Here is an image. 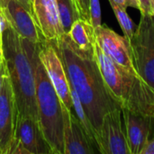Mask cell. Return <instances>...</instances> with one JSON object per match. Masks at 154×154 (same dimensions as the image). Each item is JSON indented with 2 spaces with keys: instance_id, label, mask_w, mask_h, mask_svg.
Here are the masks:
<instances>
[{
  "instance_id": "ffe728a7",
  "label": "cell",
  "mask_w": 154,
  "mask_h": 154,
  "mask_svg": "<svg viewBox=\"0 0 154 154\" xmlns=\"http://www.w3.org/2000/svg\"><path fill=\"white\" fill-rule=\"evenodd\" d=\"M79 16L81 19L90 23V13H89V1L90 0H73Z\"/></svg>"
},
{
  "instance_id": "8fae6325",
  "label": "cell",
  "mask_w": 154,
  "mask_h": 154,
  "mask_svg": "<svg viewBox=\"0 0 154 154\" xmlns=\"http://www.w3.org/2000/svg\"><path fill=\"white\" fill-rule=\"evenodd\" d=\"M62 109L64 154H94L98 152L76 115L63 104Z\"/></svg>"
},
{
  "instance_id": "cb8c5ba5",
  "label": "cell",
  "mask_w": 154,
  "mask_h": 154,
  "mask_svg": "<svg viewBox=\"0 0 154 154\" xmlns=\"http://www.w3.org/2000/svg\"><path fill=\"white\" fill-rule=\"evenodd\" d=\"M141 154H154V135L153 137L148 142L144 149L142 151Z\"/></svg>"
},
{
  "instance_id": "5bb4252c",
  "label": "cell",
  "mask_w": 154,
  "mask_h": 154,
  "mask_svg": "<svg viewBox=\"0 0 154 154\" xmlns=\"http://www.w3.org/2000/svg\"><path fill=\"white\" fill-rule=\"evenodd\" d=\"M14 137L20 141L30 154L52 153L37 119L31 116L17 118Z\"/></svg>"
},
{
  "instance_id": "277c9868",
  "label": "cell",
  "mask_w": 154,
  "mask_h": 154,
  "mask_svg": "<svg viewBox=\"0 0 154 154\" xmlns=\"http://www.w3.org/2000/svg\"><path fill=\"white\" fill-rule=\"evenodd\" d=\"M94 50L103 79L121 108L154 116V90L137 74L106 55L97 41Z\"/></svg>"
},
{
  "instance_id": "7c38bea8",
  "label": "cell",
  "mask_w": 154,
  "mask_h": 154,
  "mask_svg": "<svg viewBox=\"0 0 154 154\" xmlns=\"http://www.w3.org/2000/svg\"><path fill=\"white\" fill-rule=\"evenodd\" d=\"M4 14L14 31L23 39L40 43L44 39L34 15L17 0H5Z\"/></svg>"
},
{
  "instance_id": "7a4b0ae2",
  "label": "cell",
  "mask_w": 154,
  "mask_h": 154,
  "mask_svg": "<svg viewBox=\"0 0 154 154\" xmlns=\"http://www.w3.org/2000/svg\"><path fill=\"white\" fill-rule=\"evenodd\" d=\"M2 51L4 65L14 96L17 118L31 116L38 120L33 69L23 48L22 37L9 23L2 33Z\"/></svg>"
},
{
  "instance_id": "3957f363",
  "label": "cell",
  "mask_w": 154,
  "mask_h": 154,
  "mask_svg": "<svg viewBox=\"0 0 154 154\" xmlns=\"http://www.w3.org/2000/svg\"><path fill=\"white\" fill-rule=\"evenodd\" d=\"M22 42L34 72L40 127L52 154H64L62 102L39 58L40 43L23 38Z\"/></svg>"
},
{
  "instance_id": "f1b7e54d",
  "label": "cell",
  "mask_w": 154,
  "mask_h": 154,
  "mask_svg": "<svg viewBox=\"0 0 154 154\" xmlns=\"http://www.w3.org/2000/svg\"><path fill=\"white\" fill-rule=\"evenodd\" d=\"M5 7V0H0V8L4 9Z\"/></svg>"
},
{
  "instance_id": "7402d4cb",
  "label": "cell",
  "mask_w": 154,
  "mask_h": 154,
  "mask_svg": "<svg viewBox=\"0 0 154 154\" xmlns=\"http://www.w3.org/2000/svg\"><path fill=\"white\" fill-rule=\"evenodd\" d=\"M141 6V14H151V0H137Z\"/></svg>"
},
{
  "instance_id": "44dd1931",
  "label": "cell",
  "mask_w": 154,
  "mask_h": 154,
  "mask_svg": "<svg viewBox=\"0 0 154 154\" xmlns=\"http://www.w3.org/2000/svg\"><path fill=\"white\" fill-rule=\"evenodd\" d=\"M116 4L117 5L126 9L127 7H134L135 9H138L139 11L141 10L140 4L137 0H109Z\"/></svg>"
},
{
  "instance_id": "83f0119b",
  "label": "cell",
  "mask_w": 154,
  "mask_h": 154,
  "mask_svg": "<svg viewBox=\"0 0 154 154\" xmlns=\"http://www.w3.org/2000/svg\"><path fill=\"white\" fill-rule=\"evenodd\" d=\"M0 62H4V57H3V51H2V46L0 45Z\"/></svg>"
},
{
  "instance_id": "5b68a950",
  "label": "cell",
  "mask_w": 154,
  "mask_h": 154,
  "mask_svg": "<svg viewBox=\"0 0 154 154\" xmlns=\"http://www.w3.org/2000/svg\"><path fill=\"white\" fill-rule=\"evenodd\" d=\"M130 46L136 73L154 90V16L152 14H141Z\"/></svg>"
},
{
  "instance_id": "603a6c76",
  "label": "cell",
  "mask_w": 154,
  "mask_h": 154,
  "mask_svg": "<svg viewBox=\"0 0 154 154\" xmlns=\"http://www.w3.org/2000/svg\"><path fill=\"white\" fill-rule=\"evenodd\" d=\"M8 21L4 14V11L2 8H0V45L2 46V33H3V31L5 29V27L6 26Z\"/></svg>"
},
{
  "instance_id": "52a82bcc",
  "label": "cell",
  "mask_w": 154,
  "mask_h": 154,
  "mask_svg": "<svg viewBox=\"0 0 154 154\" xmlns=\"http://www.w3.org/2000/svg\"><path fill=\"white\" fill-rule=\"evenodd\" d=\"M122 108L105 115L98 138V152L102 154H131L125 128L122 123Z\"/></svg>"
},
{
  "instance_id": "ac0fdd59",
  "label": "cell",
  "mask_w": 154,
  "mask_h": 154,
  "mask_svg": "<svg viewBox=\"0 0 154 154\" xmlns=\"http://www.w3.org/2000/svg\"><path fill=\"white\" fill-rule=\"evenodd\" d=\"M109 3H110V5L114 11L115 14H116L117 21L119 23V25L122 28V31L124 32V36L130 42L134 34L135 29H136L134 23L131 20L130 16L128 15V14L126 12V9L117 5L116 4H115L112 1H109Z\"/></svg>"
},
{
  "instance_id": "4fadbf2b",
  "label": "cell",
  "mask_w": 154,
  "mask_h": 154,
  "mask_svg": "<svg viewBox=\"0 0 154 154\" xmlns=\"http://www.w3.org/2000/svg\"><path fill=\"white\" fill-rule=\"evenodd\" d=\"M33 15L45 40L55 41L65 34L60 23L56 0H34Z\"/></svg>"
},
{
  "instance_id": "f546056e",
  "label": "cell",
  "mask_w": 154,
  "mask_h": 154,
  "mask_svg": "<svg viewBox=\"0 0 154 154\" xmlns=\"http://www.w3.org/2000/svg\"><path fill=\"white\" fill-rule=\"evenodd\" d=\"M33 1H34V0H30V2L32 3V2H33Z\"/></svg>"
},
{
  "instance_id": "8992f818",
  "label": "cell",
  "mask_w": 154,
  "mask_h": 154,
  "mask_svg": "<svg viewBox=\"0 0 154 154\" xmlns=\"http://www.w3.org/2000/svg\"><path fill=\"white\" fill-rule=\"evenodd\" d=\"M39 58L42 62L62 104L69 109L72 108L70 88L63 63L51 41L43 39L39 44Z\"/></svg>"
},
{
  "instance_id": "6da1fadb",
  "label": "cell",
  "mask_w": 154,
  "mask_h": 154,
  "mask_svg": "<svg viewBox=\"0 0 154 154\" xmlns=\"http://www.w3.org/2000/svg\"><path fill=\"white\" fill-rule=\"evenodd\" d=\"M51 42L63 63L69 84L77 92L96 132L98 148V138L105 115L121 106L103 79L94 48L88 51L80 50L67 33Z\"/></svg>"
},
{
  "instance_id": "30bf717a",
  "label": "cell",
  "mask_w": 154,
  "mask_h": 154,
  "mask_svg": "<svg viewBox=\"0 0 154 154\" xmlns=\"http://www.w3.org/2000/svg\"><path fill=\"white\" fill-rule=\"evenodd\" d=\"M127 143L131 154H141L148 142L153 137L154 116L122 109Z\"/></svg>"
},
{
  "instance_id": "484cf974",
  "label": "cell",
  "mask_w": 154,
  "mask_h": 154,
  "mask_svg": "<svg viewBox=\"0 0 154 154\" xmlns=\"http://www.w3.org/2000/svg\"><path fill=\"white\" fill-rule=\"evenodd\" d=\"M4 69H5L4 62L3 63L0 62V91H1V86H2V74L4 72Z\"/></svg>"
},
{
  "instance_id": "2e32d148",
  "label": "cell",
  "mask_w": 154,
  "mask_h": 154,
  "mask_svg": "<svg viewBox=\"0 0 154 154\" xmlns=\"http://www.w3.org/2000/svg\"><path fill=\"white\" fill-rule=\"evenodd\" d=\"M70 88V95H71V99H72V107L74 109V112L76 114V116L79 118V122L81 123L84 130L86 131L88 136L89 137L90 141L92 142V143L94 144V146L96 147V149L98 151V148H97V134H96V132L85 112V109L82 106V103L77 94V92L74 90L73 88Z\"/></svg>"
},
{
  "instance_id": "9c48e42d",
  "label": "cell",
  "mask_w": 154,
  "mask_h": 154,
  "mask_svg": "<svg viewBox=\"0 0 154 154\" xmlns=\"http://www.w3.org/2000/svg\"><path fill=\"white\" fill-rule=\"evenodd\" d=\"M95 34L97 42L106 55L117 64L137 74L132 59L130 42L125 36L119 35L103 24L95 29Z\"/></svg>"
},
{
  "instance_id": "d6986e66",
  "label": "cell",
  "mask_w": 154,
  "mask_h": 154,
  "mask_svg": "<svg viewBox=\"0 0 154 154\" xmlns=\"http://www.w3.org/2000/svg\"><path fill=\"white\" fill-rule=\"evenodd\" d=\"M89 13H90V23L94 29L102 24L101 23V7L99 0L89 1Z\"/></svg>"
},
{
  "instance_id": "d4e9b609",
  "label": "cell",
  "mask_w": 154,
  "mask_h": 154,
  "mask_svg": "<svg viewBox=\"0 0 154 154\" xmlns=\"http://www.w3.org/2000/svg\"><path fill=\"white\" fill-rule=\"evenodd\" d=\"M17 1H19V2L22 4V5H23L26 10H28L30 13H32V14H33L32 5V3L30 2V0H17Z\"/></svg>"
},
{
  "instance_id": "9a60e30c",
  "label": "cell",
  "mask_w": 154,
  "mask_h": 154,
  "mask_svg": "<svg viewBox=\"0 0 154 154\" xmlns=\"http://www.w3.org/2000/svg\"><path fill=\"white\" fill-rule=\"evenodd\" d=\"M67 34L72 42L83 51H88L94 48L97 41L95 29L91 23L81 18L74 22Z\"/></svg>"
},
{
  "instance_id": "ba28073f",
  "label": "cell",
  "mask_w": 154,
  "mask_h": 154,
  "mask_svg": "<svg viewBox=\"0 0 154 154\" xmlns=\"http://www.w3.org/2000/svg\"><path fill=\"white\" fill-rule=\"evenodd\" d=\"M17 116L14 96L5 67L0 91V154H8L14 138Z\"/></svg>"
},
{
  "instance_id": "4316f807",
  "label": "cell",
  "mask_w": 154,
  "mask_h": 154,
  "mask_svg": "<svg viewBox=\"0 0 154 154\" xmlns=\"http://www.w3.org/2000/svg\"><path fill=\"white\" fill-rule=\"evenodd\" d=\"M151 14L154 16V0H151Z\"/></svg>"
},
{
  "instance_id": "e0dca14e",
  "label": "cell",
  "mask_w": 154,
  "mask_h": 154,
  "mask_svg": "<svg viewBox=\"0 0 154 154\" xmlns=\"http://www.w3.org/2000/svg\"><path fill=\"white\" fill-rule=\"evenodd\" d=\"M63 31L68 33L75 21L80 18L73 0H56Z\"/></svg>"
}]
</instances>
